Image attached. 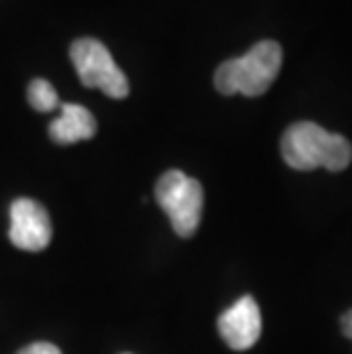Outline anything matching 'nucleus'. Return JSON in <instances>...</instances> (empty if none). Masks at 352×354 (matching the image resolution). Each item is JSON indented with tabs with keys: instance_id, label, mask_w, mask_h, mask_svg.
<instances>
[{
	"instance_id": "f257e3e1",
	"label": "nucleus",
	"mask_w": 352,
	"mask_h": 354,
	"mask_svg": "<svg viewBox=\"0 0 352 354\" xmlns=\"http://www.w3.org/2000/svg\"><path fill=\"white\" fill-rule=\"evenodd\" d=\"M281 158L288 167L311 171H343L352 162V145L339 133H329L313 122H297L281 138Z\"/></svg>"
},
{
	"instance_id": "f03ea898",
	"label": "nucleus",
	"mask_w": 352,
	"mask_h": 354,
	"mask_svg": "<svg viewBox=\"0 0 352 354\" xmlns=\"http://www.w3.org/2000/svg\"><path fill=\"white\" fill-rule=\"evenodd\" d=\"M284 53L272 39H263L245 53L243 57L227 59L215 71V89L224 96H261L279 76Z\"/></svg>"
},
{
	"instance_id": "7ed1b4c3",
	"label": "nucleus",
	"mask_w": 352,
	"mask_h": 354,
	"mask_svg": "<svg viewBox=\"0 0 352 354\" xmlns=\"http://www.w3.org/2000/svg\"><path fill=\"white\" fill-rule=\"evenodd\" d=\"M156 201L167 213L176 236L190 238L197 231L204 208V187L197 178L181 169L165 171L156 183Z\"/></svg>"
},
{
	"instance_id": "9d476101",
	"label": "nucleus",
	"mask_w": 352,
	"mask_h": 354,
	"mask_svg": "<svg viewBox=\"0 0 352 354\" xmlns=\"http://www.w3.org/2000/svg\"><path fill=\"white\" fill-rule=\"evenodd\" d=\"M341 331H343V336L352 341V308L341 315Z\"/></svg>"
},
{
	"instance_id": "0eeeda50",
	"label": "nucleus",
	"mask_w": 352,
	"mask_h": 354,
	"mask_svg": "<svg viewBox=\"0 0 352 354\" xmlns=\"http://www.w3.org/2000/svg\"><path fill=\"white\" fill-rule=\"evenodd\" d=\"M48 135L57 145H76L82 140H92L96 135V119L78 103H62L59 117L48 126Z\"/></svg>"
},
{
	"instance_id": "423d86ee",
	"label": "nucleus",
	"mask_w": 352,
	"mask_h": 354,
	"mask_svg": "<svg viewBox=\"0 0 352 354\" xmlns=\"http://www.w3.org/2000/svg\"><path fill=\"white\" fill-rule=\"evenodd\" d=\"M217 329L222 341L236 352H245L257 345L261 338V308L254 297L245 295L227 311H222L217 318Z\"/></svg>"
},
{
	"instance_id": "20e7f679",
	"label": "nucleus",
	"mask_w": 352,
	"mask_h": 354,
	"mask_svg": "<svg viewBox=\"0 0 352 354\" xmlns=\"http://www.w3.org/2000/svg\"><path fill=\"white\" fill-rule=\"evenodd\" d=\"M69 55L85 87L101 89L110 99H126L129 96V78L115 64L110 50L99 39H92V37L76 39L71 44Z\"/></svg>"
},
{
	"instance_id": "39448f33",
	"label": "nucleus",
	"mask_w": 352,
	"mask_h": 354,
	"mask_svg": "<svg viewBox=\"0 0 352 354\" xmlns=\"http://www.w3.org/2000/svg\"><path fill=\"white\" fill-rule=\"evenodd\" d=\"M53 224L46 208L35 199H17L10 208V240L24 252H41L50 245Z\"/></svg>"
},
{
	"instance_id": "1a4fd4ad",
	"label": "nucleus",
	"mask_w": 352,
	"mask_h": 354,
	"mask_svg": "<svg viewBox=\"0 0 352 354\" xmlns=\"http://www.w3.org/2000/svg\"><path fill=\"white\" fill-rule=\"evenodd\" d=\"M17 354H62V352H59V348L53 343L39 341V343L28 345V348H24V350H19Z\"/></svg>"
},
{
	"instance_id": "9b49d317",
	"label": "nucleus",
	"mask_w": 352,
	"mask_h": 354,
	"mask_svg": "<svg viewBox=\"0 0 352 354\" xmlns=\"http://www.w3.org/2000/svg\"><path fill=\"white\" fill-rule=\"evenodd\" d=\"M126 354H129V352H126Z\"/></svg>"
},
{
	"instance_id": "6e6552de",
	"label": "nucleus",
	"mask_w": 352,
	"mask_h": 354,
	"mask_svg": "<svg viewBox=\"0 0 352 354\" xmlns=\"http://www.w3.org/2000/svg\"><path fill=\"white\" fill-rule=\"evenodd\" d=\"M28 103L33 105L37 112H50V110L59 108L55 87L44 78H35L28 85Z\"/></svg>"
}]
</instances>
